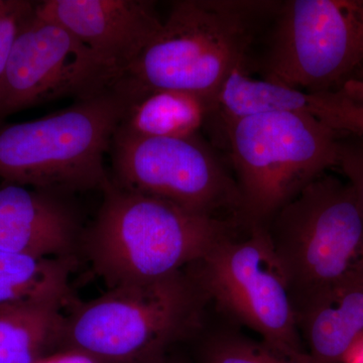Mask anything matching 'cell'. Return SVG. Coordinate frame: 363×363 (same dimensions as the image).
Segmentation results:
<instances>
[{"mask_svg": "<svg viewBox=\"0 0 363 363\" xmlns=\"http://www.w3.org/2000/svg\"><path fill=\"white\" fill-rule=\"evenodd\" d=\"M214 101V98L189 91H147L130 98L116 131L138 138L200 135L213 111Z\"/></svg>", "mask_w": 363, "mask_h": 363, "instance_id": "cell-15", "label": "cell"}, {"mask_svg": "<svg viewBox=\"0 0 363 363\" xmlns=\"http://www.w3.org/2000/svg\"><path fill=\"white\" fill-rule=\"evenodd\" d=\"M65 308L25 304L0 308V363H38L62 350Z\"/></svg>", "mask_w": 363, "mask_h": 363, "instance_id": "cell-17", "label": "cell"}, {"mask_svg": "<svg viewBox=\"0 0 363 363\" xmlns=\"http://www.w3.org/2000/svg\"><path fill=\"white\" fill-rule=\"evenodd\" d=\"M152 363H186L184 360L180 359L177 357H174L171 353H167L164 357L159 358L156 362Z\"/></svg>", "mask_w": 363, "mask_h": 363, "instance_id": "cell-23", "label": "cell"}, {"mask_svg": "<svg viewBox=\"0 0 363 363\" xmlns=\"http://www.w3.org/2000/svg\"><path fill=\"white\" fill-rule=\"evenodd\" d=\"M80 240L78 214L64 194L0 186V252L71 257Z\"/></svg>", "mask_w": 363, "mask_h": 363, "instance_id": "cell-13", "label": "cell"}, {"mask_svg": "<svg viewBox=\"0 0 363 363\" xmlns=\"http://www.w3.org/2000/svg\"><path fill=\"white\" fill-rule=\"evenodd\" d=\"M35 11L85 45L114 84L162 25L150 0H45Z\"/></svg>", "mask_w": 363, "mask_h": 363, "instance_id": "cell-11", "label": "cell"}, {"mask_svg": "<svg viewBox=\"0 0 363 363\" xmlns=\"http://www.w3.org/2000/svg\"><path fill=\"white\" fill-rule=\"evenodd\" d=\"M35 6L28 1H9L6 9L0 13V81L18 30L33 13Z\"/></svg>", "mask_w": 363, "mask_h": 363, "instance_id": "cell-20", "label": "cell"}, {"mask_svg": "<svg viewBox=\"0 0 363 363\" xmlns=\"http://www.w3.org/2000/svg\"><path fill=\"white\" fill-rule=\"evenodd\" d=\"M104 192L85 248L108 289L150 283L187 269L242 227L233 219L190 211L112 182Z\"/></svg>", "mask_w": 363, "mask_h": 363, "instance_id": "cell-2", "label": "cell"}, {"mask_svg": "<svg viewBox=\"0 0 363 363\" xmlns=\"http://www.w3.org/2000/svg\"><path fill=\"white\" fill-rule=\"evenodd\" d=\"M208 302L290 357H308L285 274L266 227H252L213 247L190 267Z\"/></svg>", "mask_w": 363, "mask_h": 363, "instance_id": "cell-8", "label": "cell"}, {"mask_svg": "<svg viewBox=\"0 0 363 363\" xmlns=\"http://www.w3.org/2000/svg\"><path fill=\"white\" fill-rule=\"evenodd\" d=\"M208 303L188 269L108 289L72 309L62 350L81 351L99 363H152L200 333Z\"/></svg>", "mask_w": 363, "mask_h": 363, "instance_id": "cell-3", "label": "cell"}, {"mask_svg": "<svg viewBox=\"0 0 363 363\" xmlns=\"http://www.w3.org/2000/svg\"><path fill=\"white\" fill-rule=\"evenodd\" d=\"M200 363H316L308 355L290 357L262 340L226 327L209 333L200 348Z\"/></svg>", "mask_w": 363, "mask_h": 363, "instance_id": "cell-18", "label": "cell"}, {"mask_svg": "<svg viewBox=\"0 0 363 363\" xmlns=\"http://www.w3.org/2000/svg\"><path fill=\"white\" fill-rule=\"evenodd\" d=\"M75 257L0 252V308L25 304H78L69 281Z\"/></svg>", "mask_w": 363, "mask_h": 363, "instance_id": "cell-16", "label": "cell"}, {"mask_svg": "<svg viewBox=\"0 0 363 363\" xmlns=\"http://www.w3.org/2000/svg\"><path fill=\"white\" fill-rule=\"evenodd\" d=\"M296 320L308 354L316 363H342L363 336V284L318 294L295 307Z\"/></svg>", "mask_w": 363, "mask_h": 363, "instance_id": "cell-14", "label": "cell"}, {"mask_svg": "<svg viewBox=\"0 0 363 363\" xmlns=\"http://www.w3.org/2000/svg\"><path fill=\"white\" fill-rule=\"evenodd\" d=\"M294 308L350 284H363V215L348 182L323 174L266 226Z\"/></svg>", "mask_w": 363, "mask_h": 363, "instance_id": "cell-6", "label": "cell"}, {"mask_svg": "<svg viewBox=\"0 0 363 363\" xmlns=\"http://www.w3.org/2000/svg\"><path fill=\"white\" fill-rule=\"evenodd\" d=\"M117 187L197 212L240 222L234 175L201 135L138 138L116 131L111 150Z\"/></svg>", "mask_w": 363, "mask_h": 363, "instance_id": "cell-9", "label": "cell"}, {"mask_svg": "<svg viewBox=\"0 0 363 363\" xmlns=\"http://www.w3.org/2000/svg\"><path fill=\"white\" fill-rule=\"evenodd\" d=\"M260 79L335 91L363 65V0H285L267 26Z\"/></svg>", "mask_w": 363, "mask_h": 363, "instance_id": "cell-7", "label": "cell"}, {"mask_svg": "<svg viewBox=\"0 0 363 363\" xmlns=\"http://www.w3.org/2000/svg\"><path fill=\"white\" fill-rule=\"evenodd\" d=\"M128 104L112 86L37 121L0 126V179L60 194L104 191V157Z\"/></svg>", "mask_w": 363, "mask_h": 363, "instance_id": "cell-5", "label": "cell"}, {"mask_svg": "<svg viewBox=\"0 0 363 363\" xmlns=\"http://www.w3.org/2000/svg\"><path fill=\"white\" fill-rule=\"evenodd\" d=\"M342 363H363V336L353 344Z\"/></svg>", "mask_w": 363, "mask_h": 363, "instance_id": "cell-22", "label": "cell"}, {"mask_svg": "<svg viewBox=\"0 0 363 363\" xmlns=\"http://www.w3.org/2000/svg\"><path fill=\"white\" fill-rule=\"evenodd\" d=\"M228 152L241 198L245 229L264 227L327 169L337 166L342 135L311 117L262 112L234 119L213 133Z\"/></svg>", "mask_w": 363, "mask_h": 363, "instance_id": "cell-4", "label": "cell"}, {"mask_svg": "<svg viewBox=\"0 0 363 363\" xmlns=\"http://www.w3.org/2000/svg\"><path fill=\"white\" fill-rule=\"evenodd\" d=\"M351 80L357 81V82L362 83L363 84V65L360 67L359 69L357 71V73L353 75L352 79Z\"/></svg>", "mask_w": 363, "mask_h": 363, "instance_id": "cell-24", "label": "cell"}, {"mask_svg": "<svg viewBox=\"0 0 363 363\" xmlns=\"http://www.w3.org/2000/svg\"><path fill=\"white\" fill-rule=\"evenodd\" d=\"M113 84V76L85 45L33 9L18 30L0 81V121L59 98L91 96Z\"/></svg>", "mask_w": 363, "mask_h": 363, "instance_id": "cell-10", "label": "cell"}, {"mask_svg": "<svg viewBox=\"0 0 363 363\" xmlns=\"http://www.w3.org/2000/svg\"><path fill=\"white\" fill-rule=\"evenodd\" d=\"M277 0H178L161 30L114 87L128 98L147 91H189L216 98L229 76L252 72L253 48Z\"/></svg>", "mask_w": 363, "mask_h": 363, "instance_id": "cell-1", "label": "cell"}, {"mask_svg": "<svg viewBox=\"0 0 363 363\" xmlns=\"http://www.w3.org/2000/svg\"><path fill=\"white\" fill-rule=\"evenodd\" d=\"M272 111L302 114L342 135L363 136V84L350 80L338 90L313 92L238 70L219 90L205 128L212 133L234 119Z\"/></svg>", "mask_w": 363, "mask_h": 363, "instance_id": "cell-12", "label": "cell"}, {"mask_svg": "<svg viewBox=\"0 0 363 363\" xmlns=\"http://www.w3.org/2000/svg\"><path fill=\"white\" fill-rule=\"evenodd\" d=\"M38 363H99L89 357V355L85 354V353L81 352V351L75 350H61L56 351V352L52 353V354L48 355L40 359Z\"/></svg>", "mask_w": 363, "mask_h": 363, "instance_id": "cell-21", "label": "cell"}, {"mask_svg": "<svg viewBox=\"0 0 363 363\" xmlns=\"http://www.w3.org/2000/svg\"><path fill=\"white\" fill-rule=\"evenodd\" d=\"M9 0H0V13L6 9V6H9Z\"/></svg>", "mask_w": 363, "mask_h": 363, "instance_id": "cell-25", "label": "cell"}, {"mask_svg": "<svg viewBox=\"0 0 363 363\" xmlns=\"http://www.w3.org/2000/svg\"><path fill=\"white\" fill-rule=\"evenodd\" d=\"M337 168L347 178L363 215V136L345 135L338 140Z\"/></svg>", "mask_w": 363, "mask_h": 363, "instance_id": "cell-19", "label": "cell"}]
</instances>
